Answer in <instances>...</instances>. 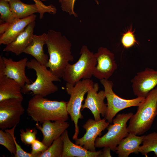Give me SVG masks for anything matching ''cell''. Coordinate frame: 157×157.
I'll return each mask as SVG.
<instances>
[{
	"mask_svg": "<svg viewBox=\"0 0 157 157\" xmlns=\"http://www.w3.org/2000/svg\"><path fill=\"white\" fill-rule=\"evenodd\" d=\"M63 0H59V1L60 3H61L63 1Z\"/></svg>",
	"mask_w": 157,
	"mask_h": 157,
	"instance_id": "34",
	"label": "cell"
},
{
	"mask_svg": "<svg viewBox=\"0 0 157 157\" xmlns=\"http://www.w3.org/2000/svg\"><path fill=\"white\" fill-rule=\"evenodd\" d=\"M67 102L51 101L36 94L30 99L26 109L28 115L37 123L46 121H64L68 119Z\"/></svg>",
	"mask_w": 157,
	"mask_h": 157,
	"instance_id": "2",
	"label": "cell"
},
{
	"mask_svg": "<svg viewBox=\"0 0 157 157\" xmlns=\"http://www.w3.org/2000/svg\"><path fill=\"white\" fill-rule=\"evenodd\" d=\"M35 25V21L29 24L13 41L6 45L3 51L11 52L17 56L24 53L32 40Z\"/></svg>",
	"mask_w": 157,
	"mask_h": 157,
	"instance_id": "17",
	"label": "cell"
},
{
	"mask_svg": "<svg viewBox=\"0 0 157 157\" xmlns=\"http://www.w3.org/2000/svg\"><path fill=\"white\" fill-rule=\"evenodd\" d=\"M99 88L98 83H95L88 91L81 110L82 111L85 108L89 109L96 121L101 119L100 115L102 117H105L107 110V104L104 102L106 98L104 91L101 90L98 92Z\"/></svg>",
	"mask_w": 157,
	"mask_h": 157,
	"instance_id": "13",
	"label": "cell"
},
{
	"mask_svg": "<svg viewBox=\"0 0 157 157\" xmlns=\"http://www.w3.org/2000/svg\"><path fill=\"white\" fill-rule=\"evenodd\" d=\"M131 112L118 114L113 119V124L107 128V132L101 137H97L95 141L96 148L109 147L115 151L120 141L129 134L127 122L133 115Z\"/></svg>",
	"mask_w": 157,
	"mask_h": 157,
	"instance_id": "7",
	"label": "cell"
},
{
	"mask_svg": "<svg viewBox=\"0 0 157 157\" xmlns=\"http://www.w3.org/2000/svg\"><path fill=\"white\" fill-rule=\"evenodd\" d=\"M26 67L35 71L36 78L33 83H26L22 88V93L31 91L33 96L39 94L45 97L58 91V87L53 82L60 81V78L48 69L46 66L41 65L35 59L28 61Z\"/></svg>",
	"mask_w": 157,
	"mask_h": 157,
	"instance_id": "4",
	"label": "cell"
},
{
	"mask_svg": "<svg viewBox=\"0 0 157 157\" xmlns=\"http://www.w3.org/2000/svg\"><path fill=\"white\" fill-rule=\"evenodd\" d=\"M144 136H139L129 133L120 141L115 152L119 157H128L131 153L138 154L140 145L142 143Z\"/></svg>",
	"mask_w": 157,
	"mask_h": 157,
	"instance_id": "20",
	"label": "cell"
},
{
	"mask_svg": "<svg viewBox=\"0 0 157 157\" xmlns=\"http://www.w3.org/2000/svg\"><path fill=\"white\" fill-rule=\"evenodd\" d=\"M46 44L49 56L46 66L53 74L61 78L69 62L74 60L71 51L72 44L60 32L49 29L47 33Z\"/></svg>",
	"mask_w": 157,
	"mask_h": 157,
	"instance_id": "1",
	"label": "cell"
},
{
	"mask_svg": "<svg viewBox=\"0 0 157 157\" xmlns=\"http://www.w3.org/2000/svg\"><path fill=\"white\" fill-rule=\"evenodd\" d=\"M5 65L4 74L18 83L22 88L26 84L31 83V81L26 75L25 68L28 62L27 58L18 61L12 58L2 57Z\"/></svg>",
	"mask_w": 157,
	"mask_h": 157,
	"instance_id": "15",
	"label": "cell"
},
{
	"mask_svg": "<svg viewBox=\"0 0 157 157\" xmlns=\"http://www.w3.org/2000/svg\"><path fill=\"white\" fill-rule=\"evenodd\" d=\"M36 126L42 133L43 138L42 142L49 147L55 140L61 136L69 127V124L68 122L64 121L53 122L46 121L42 123V126L37 123Z\"/></svg>",
	"mask_w": 157,
	"mask_h": 157,
	"instance_id": "16",
	"label": "cell"
},
{
	"mask_svg": "<svg viewBox=\"0 0 157 157\" xmlns=\"http://www.w3.org/2000/svg\"><path fill=\"white\" fill-rule=\"evenodd\" d=\"M104 148L99 157H112L110 154V149L108 147H105Z\"/></svg>",
	"mask_w": 157,
	"mask_h": 157,
	"instance_id": "31",
	"label": "cell"
},
{
	"mask_svg": "<svg viewBox=\"0 0 157 157\" xmlns=\"http://www.w3.org/2000/svg\"><path fill=\"white\" fill-rule=\"evenodd\" d=\"M134 30H133L132 27L131 26L123 34L121 42L124 48L128 49L137 43V41L134 34Z\"/></svg>",
	"mask_w": 157,
	"mask_h": 157,
	"instance_id": "27",
	"label": "cell"
},
{
	"mask_svg": "<svg viewBox=\"0 0 157 157\" xmlns=\"http://www.w3.org/2000/svg\"><path fill=\"white\" fill-rule=\"evenodd\" d=\"M138 107L127 128L129 133L139 135L149 130L157 115V87L149 92Z\"/></svg>",
	"mask_w": 157,
	"mask_h": 157,
	"instance_id": "3",
	"label": "cell"
},
{
	"mask_svg": "<svg viewBox=\"0 0 157 157\" xmlns=\"http://www.w3.org/2000/svg\"><path fill=\"white\" fill-rule=\"evenodd\" d=\"M22 87L17 82L5 75L0 77V101L12 98L23 99Z\"/></svg>",
	"mask_w": 157,
	"mask_h": 157,
	"instance_id": "22",
	"label": "cell"
},
{
	"mask_svg": "<svg viewBox=\"0 0 157 157\" xmlns=\"http://www.w3.org/2000/svg\"><path fill=\"white\" fill-rule=\"evenodd\" d=\"M150 152H154L157 157V132L144 135L142 145L139 149V153L146 156Z\"/></svg>",
	"mask_w": 157,
	"mask_h": 157,
	"instance_id": "24",
	"label": "cell"
},
{
	"mask_svg": "<svg viewBox=\"0 0 157 157\" xmlns=\"http://www.w3.org/2000/svg\"><path fill=\"white\" fill-rule=\"evenodd\" d=\"M131 82L134 95L145 98L157 85V70L146 68L138 72Z\"/></svg>",
	"mask_w": 157,
	"mask_h": 157,
	"instance_id": "12",
	"label": "cell"
},
{
	"mask_svg": "<svg viewBox=\"0 0 157 157\" xmlns=\"http://www.w3.org/2000/svg\"><path fill=\"white\" fill-rule=\"evenodd\" d=\"M36 16L33 14L21 19H17L11 23L7 29L0 38V44L7 45L13 41L27 26L35 20Z\"/></svg>",
	"mask_w": 157,
	"mask_h": 157,
	"instance_id": "19",
	"label": "cell"
},
{
	"mask_svg": "<svg viewBox=\"0 0 157 157\" xmlns=\"http://www.w3.org/2000/svg\"><path fill=\"white\" fill-rule=\"evenodd\" d=\"M16 126L4 130H0V144L5 147L14 156L16 153L14 132Z\"/></svg>",
	"mask_w": 157,
	"mask_h": 157,
	"instance_id": "23",
	"label": "cell"
},
{
	"mask_svg": "<svg viewBox=\"0 0 157 157\" xmlns=\"http://www.w3.org/2000/svg\"><path fill=\"white\" fill-rule=\"evenodd\" d=\"M94 84L93 81L90 79H82L74 85L66 83L65 90L70 96L69 99L67 104V110L75 126V132L72 137L73 140L78 138L79 133L78 120L83 117L81 113V110L84 96L93 86Z\"/></svg>",
	"mask_w": 157,
	"mask_h": 157,
	"instance_id": "5",
	"label": "cell"
},
{
	"mask_svg": "<svg viewBox=\"0 0 157 157\" xmlns=\"http://www.w3.org/2000/svg\"><path fill=\"white\" fill-rule=\"evenodd\" d=\"M97 4L99 3L97 0H94ZM76 0H63L61 3V8L62 10L68 13L69 15H72L75 17L78 15L74 11V4Z\"/></svg>",
	"mask_w": 157,
	"mask_h": 157,
	"instance_id": "29",
	"label": "cell"
},
{
	"mask_svg": "<svg viewBox=\"0 0 157 157\" xmlns=\"http://www.w3.org/2000/svg\"><path fill=\"white\" fill-rule=\"evenodd\" d=\"M46 33H43L41 35H34L31 43L24 52L32 56L38 63L45 66L49 59L47 55L44 53L43 50V46L46 44Z\"/></svg>",
	"mask_w": 157,
	"mask_h": 157,
	"instance_id": "21",
	"label": "cell"
},
{
	"mask_svg": "<svg viewBox=\"0 0 157 157\" xmlns=\"http://www.w3.org/2000/svg\"><path fill=\"white\" fill-rule=\"evenodd\" d=\"M42 0V1H45V0Z\"/></svg>",
	"mask_w": 157,
	"mask_h": 157,
	"instance_id": "35",
	"label": "cell"
},
{
	"mask_svg": "<svg viewBox=\"0 0 157 157\" xmlns=\"http://www.w3.org/2000/svg\"><path fill=\"white\" fill-rule=\"evenodd\" d=\"M80 53V57L76 63L67 65L62 77L66 83L73 85L81 79H90L97 63L94 54L86 46H82Z\"/></svg>",
	"mask_w": 157,
	"mask_h": 157,
	"instance_id": "6",
	"label": "cell"
},
{
	"mask_svg": "<svg viewBox=\"0 0 157 157\" xmlns=\"http://www.w3.org/2000/svg\"><path fill=\"white\" fill-rule=\"evenodd\" d=\"M63 142L61 136L55 140L39 157H62Z\"/></svg>",
	"mask_w": 157,
	"mask_h": 157,
	"instance_id": "25",
	"label": "cell"
},
{
	"mask_svg": "<svg viewBox=\"0 0 157 157\" xmlns=\"http://www.w3.org/2000/svg\"><path fill=\"white\" fill-rule=\"evenodd\" d=\"M105 118L99 121L90 118L83 125L86 133L81 138L75 140V143L91 151H96L95 141L98 136L109 125Z\"/></svg>",
	"mask_w": 157,
	"mask_h": 157,
	"instance_id": "10",
	"label": "cell"
},
{
	"mask_svg": "<svg viewBox=\"0 0 157 157\" xmlns=\"http://www.w3.org/2000/svg\"><path fill=\"white\" fill-rule=\"evenodd\" d=\"M94 54L97 63L93 76L100 80L108 79L117 68L114 53L107 48L101 47Z\"/></svg>",
	"mask_w": 157,
	"mask_h": 157,
	"instance_id": "11",
	"label": "cell"
},
{
	"mask_svg": "<svg viewBox=\"0 0 157 157\" xmlns=\"http://www.w3.org/2000/svg\"><path fill=\"white\" fill-rule=\"evenodd\" d=\"M104 88L106 97L107 100V110L105 118L110 123H112L114 117L120 111L127 108L138 107L145 98L138 97L130 99L122 98L113 92V83L108 79L100 80Z\"/></svg>",
	"mask_w": 157,
	"mask_h": 157,
	"instance_id": "8",
	"label": "cell"
},
{
	"mask_svg": "<svg viewBox=\"0 0 157 157\" xmlns=\"http://www.w3.org/2000/svg\"><path fill=\"white\" fill-rule=\"evenodd\" d=\"M23 99L12 98L0 101V128L3 130L16 126L25 110Z\"/></svg>",
	"mask_w": 157,
	"mask_h": 157,
	"instance_id": "9",
	"label": "cell"
},
{
	"mask_svg": "<svg viewBox=\"0 0 157 157\" xmlns=\"http://www.w3.org/2000/svg\"><path fill=\"white\" fill-rule=\"evenodd\" d=\"M11 23L5 22L0 25V34L1 35L3 34L6 31Z\"/></svg>",
	"mask_w": 157,
	"mask_h": 157,
	"instance_id": "32",
	"label": "cell"
},
{
	"mask_svg": "<svg viewBox=\"0 0 157 157\" xmlns=\"http://www.w3.org/2000/svg\"><path fill=\"white\" fill-rule=\"evenodd\" d=\"M0 14L1 22L12 23L17 19L14 16L9 2L6 0H0Z\"/></svg>",
	"mask_w": 157,
	"mask_h": 157,
	"instance_id": "26",
	"label": "cell"
},
{
	"mask_svg": "<svg viewBox=\"0 0 157 157\" xmlns=\"http://www.w3.org/2000/svg\"><path fill=\"white\" fill-rule=\"evenodd\" d=\"M20 131L21 140L24 144H31L36 140L37 131L35 129L27 128L26 131L23 129Z\"/></svg>",
	"mask_w": 157,
	"mask_h": 157,
	"instance_id": "28",
	"label": "cell"
},
{
	"mask_svg": "<svg viewBox=\"0 0 157 157\" xmlns=\"http://www.w3.org/2000/svg\"><path fill=\"white\" fill-rule=\"evenodd\" d=\"M63 142L62 157H99L102 150L91 151L82 146L73 143L65 130L61 136Z\"/></svg>",
	"mask_w": 157,
	"mask_h": 157,
	"instance_id": "18",
	"label": "cell"
},
{
	"mask_svg": "<svg viewBox=\"0 0 157 157\" xmlns=\"http://www.w3.org/2000/svg\"><path fill=\"white\" fill-rule=\"evenodd\" d=\"M48 147L42 142L36 139L31 144L32 150L31 153L39 157L41 154L45 151Z\"/></svg>",
	"mask_w": 157,
	"mask_h": 157,
	"instance_id": "30",
	"label": "cell"
},
{
	"mask_svg": "<svg viewBox=\"0 0 157 157\" xmlns=\"http://www.w3.org/2000/svg\"><path fill=\"white\" fill-rule=\"evenodd\" d=\"M8 2L14 16L18 19L26 17L35 13H38L40 14V18L41 19L45 13L54 14L57 12L56 8L52 5L46 6L44 4L39 5L35 3L27 4L20 0H12Z\"/></svg>",
	"mask_w": 157,
	"mask_h": 157,
	"instance_id": "14",
	"label": "cell"
},
{
	"mask_svg": "<svg viewBox=\"0 0 157 157\" xmlns=\"http://www.w3.org/2000/svg\"><path fill=\"white\" fill-rule=\"evenodd\" d=\"M8 1H10L12 0H6ZM35 2V3L39 4V5H42L43 3L40 0H33Z\"/></svg>",
	"mask_w": 157,
	"mask_h": 157,
	"instance_id": "33",
	"label": "cell"
}]
</instances>
